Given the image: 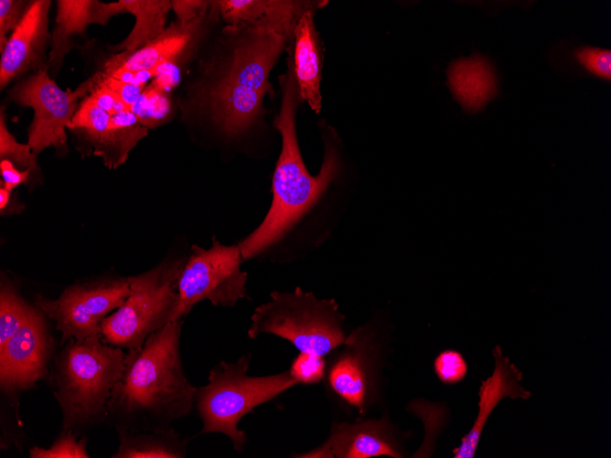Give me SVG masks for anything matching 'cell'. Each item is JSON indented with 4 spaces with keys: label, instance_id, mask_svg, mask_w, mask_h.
Listing matches in <instances>:
<instances>
[{
    "label": "cell",
    "instance_id": "obj_1",
    "mask_svg": "<svg viewBox=\"0 0 611 458\" xmlns=\"http://www.w3.org/2000/svg\"><path fill=\"white\" fill-rule=\"evenodd\" d=\"M281 83L282 103L274 126L282 147L272 179L273 199L262 222L238 242L244 261L289 263L303 259L327 242L340 223V213L327 202L342 170L338 140L331 132L323 133V162L317 175L312 176L297 140L299 95L290 57Z\"/></svg>",
    "mask_w": 611,
    "mask_h": 458
},
{
    "label": "cell",
    "instance_id": "obj_2",
    "mask_svg": "<svg viewBox=\"0 0 611 458\" xmlns=\"http://www.w3.org/2000/svg\"><path fill=\"white\" fill-rule=\"evenodd\" d=\"M288 45L281 35L252 27L226 26L209 37L182 81V122L222 145L242 144L257 126L272 92L270 72Z\"/></svg>",
    "mask_w": 611,
    "mask_h": 458
},
{
    "label": "cell",
    "instance_id": "obj_3",
    "mask_svg": "<svg viewBox=\"0 0 611 458\" xmlns=\"http://www.w3.org/2000/svg\"><path fill=\"white\" fill-rule=\"evenodd\" d=\"M182 320L151 334L140 348L127 350L124 369L107 403L115 429L148 431L173 427L192 411L197 388L184 372L180 355Z\"/></svg>",
    "mask_w": 611,
    "mask_h": 458
},
{
    "label": "cell",
    "instance_id": "obj_4",
    "mask_svg": "<svg viewBox=\"0 0 611 458\" xmlns=\"http://www.w3.org/2000/svg\"><path fill=\"white\" fill-rule=\"evenodd\" d=\"M125 354L101 335L63 345L48 379L61 410V430L80 435L107 421V403L123 375Z\"/></svg>",
    "mask_w": 611,
    "mask_h": 458
},
{
    "label": "cell",
    "instance_id": "obj_5",
    "mask_svg": "<svg viewBox=\"0 0 611 458\" xmlns=\"http://www.w3.org/2000/svg\"><path fill=\"white\" fill-rule=\"evenodd\" d=\"M251 353L235 362L220 361L209 371L208 383L197 388L195 408L202 422L199 434L219 432L227 436L238 453L248 442L238 428L241 418L298 384L289 370L278 374L248 375Z\"/></svg>",
    "mask_w": 611,
    "mask_h": 458
},
{
    "label": "cell",
    "instance_id": "obj_6",
    "mask_svg": "<svg viewBox=\"0 0 611 458\" xmlns=\"http://www.w3.org/2000/svg\"><path fill=\"white\" fill-rule=\"evenodd\" d=\"M345 315L333 298L319 299L296 287L292 292L273 291L259 304L247 330L250 339L263 334L282 337L301 353L326 356L345 344Z\"/></svg>",
    "mask_w": 611,
    "mask_h": 458
},
{
    "label": "cell",
    "instance_id": "obj_7",
    "mask_svg": "<svg viewBox=\"0 0 611 458\" xmlns=\"http://www.w3.org/2000/svg\"><path fill=\"white\" fill-rule=\"evenodd\" d=\"M187 259L166 257L150 270L128 277V296L101 324L102 340L123 349L140 348L151 334L173 321Z\"/></svg>",
    "mask_w": 611,
    "mask_h": 458
},
{
    "label": "cell",
    "instance_id": "obj_8",
    "mask_svg": "<svg viewBox=\"0 0 611 458\" xmlns=\"http://www.w3.org/2000/svg\"><path fill=\"white\" fill-rule=\"evenodd\" d=\"M218 1L199 18L189 22H172L166 31L152 43L134 52H103L98 62V71L110 74L115 71L149 72L151 83L171 92L180 86L183 79L198 58L203 47L219 20Z\"/></svg>",
    "mask_w": 611,
    "mask_h": 458
},
{
    "label": "cell",
    "instance_id": "obj_9",
    "mask_svg": "<svg viewBox=\"0 0 611 458\" xmlns=\"http://www.w3.org/2000/svg\"><path fill=\"white\" fill-rule=\"evenodd\" d=\"M94 86L91 75L74 90L61 89L48 73V69L32 72L14 82L6 91L5 99L33 111L27 130V144L38 155L48 147L56 154L65 156L69 152L67 132L82 100Z\"/></svg>",
    "mask_w": 611,
    "mask_h": 458
},
{
    "label": "cell",
    "instance_id": "obj_10",
    "mask_svg": "<svg viewBox=\"0 0 611 458\" xmlns=\"http://www.w3.org/2000/svg\"><path fill=\"white\" fill-rule=\"evenodd\" d=\"M238 243L226 245L216 236L209 249L192 245L178 282V304L174 320H182L203 300L214 306L232 307L250 299L247 272Z\"/></svg>",
    "mask_w": 611,
    "mask_h": 458
},
{
    "label": "cell",
    "instance_id": "obj_11",
    "mask_svg": "<svg viewBox=\"0 0 611 458\" xmlns=\"http://www.w3.org/2000/svg\"><path fill=\"white\" fill-rule=\"evenodd\" d=\"M128 293V278H105L77 282L55 300L39 295L36 304L55 322L63 346L70 339L101 335L102 322L121 306Z\"/></svg>",
    "mask_w": 611,
    "mask_h": 458
},
{
    "label": "cell",
    "instance_id": "obj_12",
    "mask_svg": "<svg viewBox=\"0 0 611 458\" xmlns=\"http://www.w3.org/2000/svg\"><path fill=\"white\" fill-rule=\"evenodd\" d=\"M45 314L33 307L16 333L0 346V389L14 403L48 374L54 346Z\"/></svg>",
    "mask_w": 611,
    "mask_h": 458
},
{
    "label": "cell",
    "instance_id": "obj_13",
    "mask_svg": "<svg viewBox=\"0 0 611 458\" xmlns=\"http://www.w3.org/2000/svg\"><path fill=\"white\" fill-rule=\"evenodd\" d=\"M377 336L378 325L373 321L351 331L327 370L333 392L362 415L376 398L380 346Z\"/></svg>",
    "mask_w": 611,
    "mask_h": 458
},
{
    "label": "cell",
    "instance_id": "obj_14",
    "mask_svg": "<svg viewBox=\"0 0 611 458\" xmlns=\"http://www.w3.org/2000/svg\"><path fill=\"white\" fill-rule=\"evenodd\" d=\"M69 132L86 144L90 153L114 170L123 165L131 151L148 134L132 111L108 112L85 97Z\"/></svg>",
    "mask_w": 611,
    "mask_h": 458
},
{
    "label": "cell",
    "instance_id": "obj_15",
    "mask_svg": "<svg viewBox=\"0 0 611 458\" xmlns=\"http://www.w3.org/2000/svg\"><path fill=\"white\" fill-rule=\"evenodd\" d=\"M50 0H31L23 21L0 52V90L41 69H48L51 32Z\"/></svg>",
    "mask_w": 611,
    "mask_h": 458
},
{
    "label": "cell",
    "instance_id": "obj_16",
    "mask_svg": "<svg viewBox=\"0 0 611 458\" xmlns=\"http://www.w3.org/2000/svg\"><path fill=\"white\" fill-rule=\"evenodd\" d=\"M393 426L384 416L381 419L334 422L329 436L318 447L294 457L302 458H370L404 457Z\"/></svg>",
    "mask_w": 611,
    "mask_h": 458
},
{
    "label": "cell",
    "instance_id": "obj_17",
    "mask_svg": "<svg viewBox=\"0 0 611 458\" xmlns=\"http://www.w3.org/2000/svg\"><path fill=\"white\" fill-rule=\"evenodd\" d=\"M55 24L51 31L48 69L55 80L68 54L76 47L75 37L87 35L90 25L106 26L113 16L125 14L121 2L98 0H58Z\"/></svg>",
    "mask_w": 611,
    "mask_h": 458
},
{
    "label": "cell",
    "instance_id": "obj_18",
    "mask_svg": "<svg viewBox=\"0 0 611 458\" xmlns=\"http://www.w3.org/2000/svg\"><path fill=\"white\" fill-rule=\"evenodd\" d=\"M320 1L219 0L220 16L230 27H252L273 31L290 44L295 31L308 10L322 5Z\"/></svg>",
    "mask_w": 611,
    "mask_h": 458
},
{
    "label": "cell",
    "instance_id": "obj_19",
    "mask_svg": "<svg viewBox=\"0 0 611 458\" xmlns=\"http://www.w3.org/2000/svg\"><path fill=\"white\" fill-rule=\"evenodd\" d=\"M495 368L490 377L481 382L478 396V412L472 428L462 438L458 447L453 450L455 458L475 457L485 424L497 405L505 398L530 399L531 393L520 385L522 373L502 355L501 347L493 349Z\"/></svg>",
    "mask_w": 611,
    "mask_h": 458
},
{
    "label": "cell",
    "instance_id": "obj_20",
    "mask_svg": "<svg viewBox=\"0 0 611 458\" xmlns=\"http://www.w3.org/2000/svg\"><path fill=\"white\" fill-rule=\"evenodd\" d=\"M447 85L468 112H478L498 94V77L490 60L480 54L461 58L447 69Z\"/></svg>",
    "mask_w": 611,
    "mask_h": 458
},
{
    "label": "cell",
    "instance_id": "obj_21",
    "mask_svg": "<svg viewBox=\"0 0 611 458\" xmlns=\"http://www.w3.org/2000/svg\"><path fill=\"white\" fill-rule=\"evenodd\" d=\"M308 10L301 17L294 37L292 59L299 98L316 113L321 109L322 52L313 13Z\"/></svg>",
    "mask_w": 611,
    "mask_h": 458
},
{
    "label": "cell",
    "instance_id": "obj_22",
    "mask_svg": "<svg viewBox=\"0 0 611 458\" xmlns=\"http://www.w3.org/2000/svg\"><path fill=\"white\" fill-rule=\"evenodd\" d=\"M125 12L134 16L135 22L126 37L117 44H109L110 53L134 52L159 37L166 29V18L171 8L170 0H121Z\"/></svg>",
    "mask_w": 611,
    "mask_h": 458
},
{
    "label": "cell",
    "instance_id": "obj_23",
    "mask_svg": "<svg viewBox=\"0 0 611 458\" xmlns=\"http://www.w3.org/2000/svg\"><path fill=\"white\" fill-rule=\"evenodd\" d=\"M115 431L119 446L113 458H184L187 455L188 439L173 427L148 431L121 428Z\"/></svg>",
    "mask_w": 611,
    "mask_h": 458
},
{
    "label": "cell",
    "instance_id": "obj_24",
    "mask_svg": "<svg viewBox=\"0 0 611 458\" xmlns=\"http://www.w3.org/2000/svg\"><path fill=\"white\" fill-rule=\"evenodd\" d=\"M33 306L21 296L13 282L4 273L0 282V346L16 333Z\"/></svg>",
    "mask_w": 611,
    "mask_h": 458
},
{
    "label": "cell",
    "instance_id": "obj_25",
    "mask_svg": "<svg viewBox=\"0 0 611 458\" xmlns=\"http://www.w3.org/2000/svg\"><path fill=\"white\" fill-rule=\"evenodd\" d=\"M132 112L138 122L148 130L158 127L166 123L173 114V101L170 92L150 82L133 106Z\"/></svg>",
    "mask_w": 611,
    "mask_h": 458
},
{
    "label": "cell",
    "instance_id": "obj_26",
    "mask_svg": "<svg viewBox=\"0 0 611 458\" xmlns=\"http://www.w3.org/2000/svg\"><path fill=\"white\" fill-rule=\"evenodd\" d=\"M5 105L0 107V161L7 159L18 169L31 172V179H37L40 175V168L37 156L30 145L18 142L7 126Z\"/></svg>",
    "mask_w": 611,
    "mask_h": 458
},
{
    "label": "cell",
    "instance_id": "obj_27",
    "mask_svg": "<svg viewBox=\"0 0 611 458\" xmlns=\"http://www.w3.org/2000/svg\"><path fill=\"white\" fill-rule=\"evenodd\" d=\"M30 458H89L87 437L61 430L56 441L48 448L38 446L29 449Z\"/></svg>",
    "mask_w": 611,
    "mask_h": 458
},
{
    "label": "cell",
    "instance_id": "obj_28",
    "mask_svg": "<svg viewBox=\"0 0 611 458\" xmlns=\"http://www.w3.org/2000/svg\"><path fill=\"white\" fill-rule=\"evenodd\" d=\"M574 64L584 72L604 80L611 79V51L606 48L581 46L572 51Z\"/></svg>",
    "mask_w": 611,
    "mask_h": 458
},
{
    "label": "cell",
    "instance_id": "obj_29",
    "mask_svg": "<svg viewBox=\"0 0 611 458\" xmlns=\"http://www.w3.org/2000/svg\"><path fill=\"white\" fill-rule=\"evenodd\" d=\"M289 372L298 384H317L327 373V362L324 356L300 352Z\"/></svg>",
    "mask_w": 611,
    "mask_h": 458
},
{
    "label": "cell",
    "instance_id": "obj_30",
    "mask_svg": "<svg viewBox=\"0 0 611 458\" xmlns=\"http://www.w3.org/2000/svg\"><path fill=\"white\" fill-rule=\"evenodd\" d=\"M434 369L441 382L454 385L462 381L466 376L467 364L460 352L447 349L435 357Z\"/></svg>",
    "mask_w": 611,
    "mask_h": 458
},
{
    "label": "cell",
    "instance_id": "obj_31",
    "mask_svg": "<svg viewBox=\"0 0 611 458\" xmlns=\"http://www.w3.org/2000/svg\"><path fill=\"white\" fill-rule=\"evenodd\" d=\"M31 0L0 1V52L5 48L11 34L23 21Z\"/></svg>",
    "mask_w": 611,
    "mask_h": 458
},
{
    "label": "cell",
    "instance_id": "obj_32",
    "mask_svg": "<svg viewBox=\"0 0 611 458\" xmlns=\"http://www.w3.org/2000/svg\"><path fill=\"white\" fill-rule=\"evenodd\" d=\"M212 5L209 0H172L171 8L177 21L180 23L192 22L208 12Z\"/></svg>",
    "mask_w": 611,
    "mask_h": 458
},
{
    "label": "cell",
    "instance_id": "obj_33",
    "mask_svg": "<svg viewBox=\"0 0 611 458\" xmlns=\"http://www.w3.org/2000/svg\"><path fill=\"white\" fill-rule=\"evenodd\" d=\"M0 185L6 190L13 192L15 188L31 180V172L18 169L11 161L4 159L0 161Z\"/></svg>",
    "mask_w": 611,
    "mask_h": 458
},
{
    "label": "cell",
    "instance_id": "obj_34",
    "mask_svg": "<svg viewBox=\"0 0 611 458\" xmlns=\"http://www.w3.org/2000/svg\"><path fill=\"white\" fill-rule=\"evenodd\" d=\"M12 192L6 190L3 186L0 185V213L3 214L4 211L9 206L12 199Z\"/></svg>",
    "mask_w": 611,
    "mask_h": 458
}]
</instances>
